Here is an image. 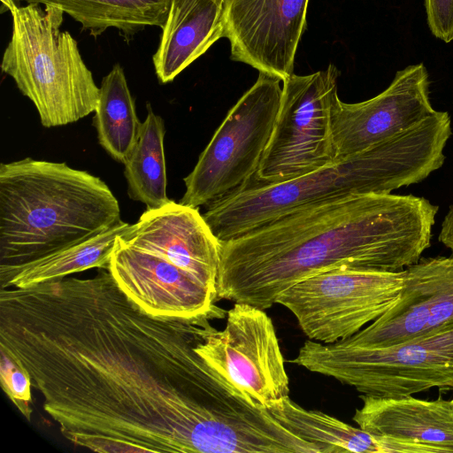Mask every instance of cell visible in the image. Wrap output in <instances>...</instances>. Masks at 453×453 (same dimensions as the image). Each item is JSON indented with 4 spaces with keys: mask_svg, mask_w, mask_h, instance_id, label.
<instances>
[{
    "mask_svg": "<svg viewBox=\"0 0 453 453\" xmlns=\"http://www.w3.org/2000/svg\"><path fill=\"white\" fill-rule=\"evenodd\" d=\"M0 346L72 443L99 453H261L276 421L200 356L213 319L142 311L108 269L0 288Z\"/></svg>",
    "mask_w": 453,
    "mask_h": 453,
    "instance_id": "1",
    "label": "cell"
},
{
    "mask_svg": "<svg viewBox=\"0 0 453 453\" xmlns=\"http://www.w3.org/2000/svg\"><path fill=\"white\" fill-rule=\"evenodd\" d=\"M438 209L422 196L389 193L291 211L221 242L217 301L266 310L292 285L335 267L402 271L430 247Z\"/></svg>",
    "mask_w": 453,
    "mask_h": 453,
    "instance_id": "2",
    "label": "cell"
},
{
    "mask_svg": "<svg viewBox=\"0 0 453 453\" xmlns=\"http://www.w3.org/2000/svg\"><path fill=\"white\" fill-rule=\"evenodd\" d=\"M451 134L449 113L435 111L406 131L306 174L275 183L250 180L207 204L203 216L223 242L314 203L389 194L418 183L441 168Z\"/></svg>",
    "mask_w": 453,
    "mask_h": 453,
    "instance_id": "3",
    "label": "cell"
},
{
    "mask_svg": "<svg viewBox=\"0 0 453 453\" xmlns=\"http://www.w3.org/2000/svg\"><path fill=\"white\" fill-rule=\"evenodd\" d=\"M123 221L108 185L65 162L0 165V286L26 267Z\"/></svg>",
    "mask_w": 453,
    "mask_h": 453,
    "instance_id": "4",
    "label": "cell"
},
{
    "mask_svg": "<svg viewBox=\"0 0 453 453\" xmlns=\"http://www.w3.org/2000/svg\"><path fill=\"white\" fill-rule=\"evenodd\" d=\"M43 6L27 4L11 11L12 35L1 69L34 104L42 125L54 127L95 111L100 88L76 40L60 29L65 12Z\"/></svg>",
    "mask_w": 453,
    "mask_h": 453,
    "instance_id": "5",
    "label": "cell"
},
{
    "mask_svg": "<svg viewBox=\"0 0 453 453\" xmlns=\"http://www.w3.org/2000/svg\"><path fill=\"white\" fill-rule=\"evenodd\" d=\"M289 362L373 397L412 395L432 388L453 390V325L384 348L309 339Z\"/></svg>",
    "mask_w": 453,
    "mask_h": 453,
    "instance_id": "6",
    "label": "cell"
},
{
    "mask_svg": "<svg viewBox=\"0 0 453 453\" xmlns=\"http://www.w3.org/2000/svg\"><path fill=\"white\" fill-rule=\"evenodd\" d=\"M280 81L259 73L183 179L186 191L179 203L193 208L207 205L255 177L279 111Z\"/></svg>",
    "mask_w": 453,
    "mask_h": 453,
    "instance_id": "7",
    "label": "cell"
},
{
    "mask_svg": "<svg viewBox=\"0 0 453 453\" xmlns=\"http://www.w3.org/2000/svg\"><path fill=\"white\" fill-rule=\"evenodd\" d=\"M403 271L340 266L292 285L277 297L308 339L344 341L388 311L399 298Z\"/></svg>",
    "mask_w": 453,
    "mask_h": 453,
    "instance_id": "8",
    "label": "cell"
},
{
    "mask_svg": "<svg viewBox=\"0 0 453 453\" xmlns=\"http://www.w3.org/2000/svg\"><path fill=\"white\" fill-rule=\"evenodd\" d=\"M339 75L330 64L308 75L292 73L282 81L275 123L252 180L280 182L335 160L331 111L339 96Z\"/></svg>",
    "mask_w": 453,
    "mask_h": 453,
    "instance_id": "9",
    "label": "cell"
},
{
    "mask_svg": "<svg viewBox=\"0 0 453 453\" xmlns=\"http://www.w3.org/2000/svg\"><path fill=\"white\" fill-rule=\"evenodd\" d=\"M197 351L254 407L268 410L289 395L284 357L265 310L234 303L225 328L211 326Z\"/></svg>",
    "mask_w": 453,
    "mask_h": 453,
    "instance_id": "10",
    "label": "cell"
},
{
    "mask_svg": "<svg viewBox=\"0 0 453 453\" xmlns=\"http://www.w3.org/2000/svg\"><path fill=\"white\" fill-rule=\"evenodd\" d=\"M429 76L424 64L397 71L379 95L359 103L339 96L331 111L335 159L362 151L410 129L432 115Z\"/></svg>",
    "mask_w": 453,
    "mask_h": 453,
    "instance_id": "11",
    "label": "cell"
},
{
    "mask_svg": "<svg viewBox=\"0 0 453 453\" xmlns=\"http://www.w3.org/2000/svg\"><path fill=\"white\" fill-rule=\"evenodd\" d=\"M403 271L397 301L369 326L340 342L384 348L453 325V254L419 258Z\"/></svg>",
    "mask_w": 453,
    "mask_h": 453,
    "instance_id": "12",
    "label": "cell"
},
{
    "mask_svg": "<svg viewBox=\"0 0 453 453\" xmlns=\"http://www.w3.org/2000/svg\"><path fill=\"white\" fill-rule=\"evenodd\" d=\"M310 0H225L230 58L283 81L294 73Z\"/></svg>",
    "mask_w": 453,
    "mask_h": 453,
    "instance_id": "13",
    "label": "cell"
},
{
    "mask_svg": "<svg viewBox=\"0 0 453 453\" xmlns=\"http://www.w3.org/2000/svg\"><path fill=\"white\" fill-rule=\"evenodd\" d=\"M108 271L124 295L153 317L191 319L211 312L214 292L159 255L126 243L117 237Z\"/></svg>",
    "mask_w": 453,
    "mask_h": 453,
    "instance_id": "14",
    "label": "cell"
},
{
    "mask_svg": "<svg viewBox=\"0 0 453 453\" xmlns=\"http://www.w3.org/2000/svg\"><path fill=\"white\" fill-rule=\"evenodd\" d=\"M120 238L173 261L217 296L221 242L198 208L170 200L159 208L147 209Z\"/></svg>",
    "mask_w": 453,
    "mask_h": 453,
    "instance_id": "15",
    "label": "cell"
},
{
    "mask_svg": "<svg viewBox=\"0 0 453 453\" xmlns=\"http://www.w3.org/2000/svg\"><path fill=\"white\" fill-rule=\"evenodd\" d=\"M362 407L353 421L363 430L380 436L453 452V399L439 396L426 401L411 395L373 397L360 395Z\"/></svg>",
    "mask_w": 453,
    "mask_h": 453,
    "instance_id": "16",
    "label": "cell"
},
{
    "mask_svg": "<svg viewBox=\"0 0 453 453\" xmlns=\"http://www.w3.org/2000/svg\"><path fill=\"white\" fill-rule=\"evenodd\" d=\"M225 0H171L152 57L161 83L173 81L225 35Z\"/></svg>",
    "mask_w": 453,
    "mask_h": 453,
    "instance_id": "17",
    "label": "cell"
},
{
    "mask_svg": "<svg viewBox=\"0 0 453 453\" xmlns=\"http://www.w3.org/2000/svg\"><path fill=\"white\" fill-rule=\"evenodd\" d=\"M267 411L319 453H439L431 446L375 435L325 412L307 410L288 396Z\"/></svg>",
    "mask_w": 453,
    "mask_h": 453,
    "instance_id": "18",
    "label": "cell"
},
{
    "mask_svg": "<svg viewBox=\"0 0 453 453\" xmlns=\"http://www.w3.org/2000/svg\"><path fill=\"white\" fill-rule=\"evenodd\" d=\"M17 1L59 8L94 37L109 28H115L127 42L147 27H162L171 3V0Z\"/></svg>",
    "mask_w": 453,
    "mask_h": 453,
    "instance_id": "19",
    "label": "cell"
},
{
    "mask_svg": "<svg viewBox=\"0 0 453 453\" xmlns=\"http://www.w3.org/2000/svg\"><path fill=\"white\" fill-rule=\"evenodd\" d=\"M99 88L93 118L97 140L114 160L124 165L137 143L142 123L119 64L103 78Z\"/></svg>",
    "mask_w": 453,
    "mask_h": 453,
    "instance_id": "20",
    "label": "cell"
},
{
    "mask_svg": "<svg viewBox=\"0 0 453 453\" xmlns=\"http://www.w3.org/2000/svg\"><path fill=\"white\" fill-rule=\"evenodd\" d=\"M147 117L142 122L137 143L124 164L128 196L157 209L167 203L166 167L164 149V119L146 104Z\"/></svg>",
    "mask_w": 453,
    "mask_h": 453,
    "instance_id": "21",
    "label": "cell"
},
{
    "mask_svg": "<svg viewBox=\"0 0 453 453\" xmlns=\"http://www.w3.org/2000/svg\"><path fill=\"white\" fill-rule=\"evenodd\" d=\"M130 224L121 221L116 226L40 260L9 279L0 288H25L92 268L108 269L118 236Z\"/></svg>",
    "mask_w": 453,
    "mask_h": 453,
    "instance_id": "22",
    "label": "cell"
},
{
    "mask_svg": "<svg viewBox=\"0 0 453 453\" xmlns=\"http://www.w3.org/2000/svg\"><path fill=\"white\" fill-rule=\"evenodd\" d=\"M0 382L3 390L28 420L31 419L32 380L27 369L4 347L0 346Z\"/></svg>",
    "mask_w": 453,
    "mask_h": 453,
    "instance_id": "23",
    "label": "cell"
},
{
    "mask_svg": "<svg viewBox=\"0 0 453 453\" xmlns=\"http://www.w3.org/2000/svg\"><path fill=\"white\" fill-rule=\"evenodd\" d=\"M428 27L444 42L453 40V0H425Z\"/></svg>",
    "mask_w": 453,
    "mask_h": 453,
    "instance_id": "24",
    "label": "cell"
},
{
    "mask_svg": "<svg viewBox=\"0 0 453 453\" xmlns=\"http://www.w3.org/2000/svg\"><path fill=\"white\" fill-rule=\"evenodd\" d=\"M438 240L453 253V204L442 221Z\"/></svg>",
    "mask_w": 453,
    "mask_h": 453,
    "instance_id": "25",
    "label": "cell"
},
{
    "mask_svg": "<svg viewBox=\"0 0 453 453\" xmlns=\"http://www.w3.org/2000/svg\"><path fill=\"white\" fill-rule=\"evenodd\" d=\"M1 1H2V4H3V10H2V12L9 11L11 12V11L17 6L15 4L14 0H1Z\"/></svg>",
    "mask_w": 453,
    "mask_h": 453,
    "instance_id": "26",
    "label": "cell"
}]
</instances>
